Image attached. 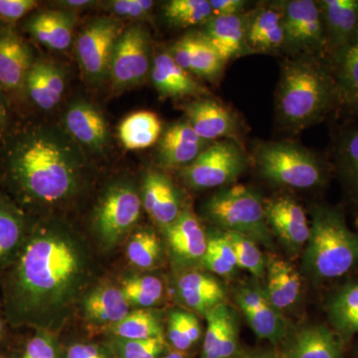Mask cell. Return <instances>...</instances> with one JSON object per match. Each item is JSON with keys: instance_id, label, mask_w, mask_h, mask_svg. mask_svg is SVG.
<instances>
[{"instance_id": "39", "label": "cell", "mask_w": 358, "mask_h": 358, "mask_svg": "<svg viewBox=\"0 0 358 358\" xmlns=\"http://www.w3.org/2000/svg\"><path fill=\"white\" fill-rule=\"evenodd\" d=\"M122 292L127 301L141 307H150L162 298L164 287L157 278L143 277L124 282Z\"/></svg>"}, {"instance_id": "33", "label": "cell", "mask_w": 358, "mask_h": 358, "mask_svg": "<svg viewBox=\"0 0 358 358\" xmlns=\"http://www.w3.org/2000/svg\"><path fill=\"white\" fill-rule=\"evenodd\" d=\"M86 310L91 319L117 324L129 315V301L122 289H101L87 299Z\"/></svg>"}, {"instance_id": "2", "label": "cell", "mask_w": 358, "mask_h": 358, "mask_svg": "<svg viewBox=\"0 0 358 358\" xmlns=\"http://www.w3.org/2000/svg\"><path fill=\"white\" fill-rule=\"evenodd\" d=\"M278 103L282 120L294 128L320 121L339 105L331 70L310 58L288 63L282 71Z\"/></svg>"}, {"instance_id": "25", "label": "cell", "mask_w": 358, "mask_h": 358, "mask_svg": "<svg viewBox=\"0 0 358 358\" xmlns=\"http://www.w3.org/2000/svg\"><path fill=\"white\" fill-rule=\"evenodd\" d=\"M143 200L148 213L164 227L171 225L180 214L173 183L157 171H150L145 179Z\"/></svg>"}, {"instance_id": "18", "label": "cell", "mask_w": 358, "mask_h": 358, "mask_svg": "<svg viewBox=\"0 0 358 358\" xmlns=\"http://www.w3.org/2000/svg\"><path fill=\"white\" fill-rule=\"evenodd\" d=\"M64 72L54 63L35 60L25 80L24 91L31 102L43 110L54 109L64 95Z\"/></svg>"}, {"instance_id": "28", "label": "cell", "mask_w": 358, "mask_h": 358, "mask_svg": "<svg viewBox=\"0 0 358 358\" xmlns=\"http://www.w3.org/2000/svg\"><path fill=\"white\" fill-rule=\"evenodd\" d=\"M204 38L215 49L223 62L239 55L247 41L243 18L237 15L213 16L207 24Z\"/></svg>"}, {"instance_id": "6", "label": "cell", "mask_w": 358, "mask_h": 358, "mask_svg": "<svg viewBox=\"0 0 358 358\" xmlns=\"http://www.w3.org/2000/svg\"><path fill=\"white\" fill-rule=\"evenodd\" d=\"M258 164L268 180L300 189L322 185L326 179L320 159L308 150L289 143H270L261 147Z\"/></svg>"}, {"instance_id": "12", "label": "cell", "mask_w": 358, "mask_h": 358, "mask_svg": "<svg viewBox=\"0 0 358 358\" xmlns=\"http://www.w3.org/2000/svg\"><path fill=\"white\" fill-rule=\"evenodd\" d=\"M235 299L258 338L277 343L286 336V320L271 305L264 291L243 287L238 289Z\"/></svg>"}, {"instance_id": "16", "label": "cell", "mask_w": 358, "mask_h": 358, "mask_svg": "<svg viewBox=\"0 0 358 358\" xmlns=\"http://www.w3.org/2000/svg\"><path fill=\"white\" fill-rule=\"evenodd\" d=\"M76 13L50 9L33 14L25 22L32 38L51 50L64 51L72 44Z\"/></svg>"}, {"instance_id": "40", "label": "cell", "mask_w": 358, "mask_h": 358, "mask_svg": "<svg viewBox=\"0 0 358 358\" xmlns=\"http://www.w3.org/2000/svg\"><path fill=\"white\" fill-rule=\"evenodd\" d=\"M160 253L159 240L148 231L136 233L128 246V257L134 265L143 268L152 267Z\"/></svg>"}, {"instance_id": "14", "label": "cell", "mask_w": 358, "mask_h": 358, "mask_svg": "<svg viewBox=\"0 0 358 358\" xmlns=\"http://www.w3.org/2000/svg\"><path fill=\"white\" fill-rule=\"evenodd\" d=\"M65 127L73 140L93 152H102L109 143V129L102 113L83 100L70 103Z\"/></svg>"}, {"instance_id": "41", "label": "cell", "mask_w": 358, "mask_h": 358, "mask_svg": "<svg viewBox=\"0 0 358 358\" xmlns=\"http://www.w3.org/2000/svg\"><path fill=\"white\" fill-rule=\"evenodd\" d=\"M22 224L15 212L0 203V261L20 243Z\"/></svg>"}, {"instance_id": "44", "label": "cell", "mask_w": 358, "mask_h": 358, "mask_svg": "<svg viewBox=\"0 0 358 358\" xmlns=\"http://www.w3.org/2000/svg\"><path fill=\"white\" fill-rule=\"evenodd\" d=\"M169 338L174 348L185 352L193 345L185 322V313L173 312L169 319Z\"/></svg>"}, {"instance_id": "47", "label": "cell", "mask_w": 358, "mask_h": 358, "mask_svg": "<svg viewBox=\"0 0 358 358\" xmlns=\"http://www.w3.org/2000/svg\"><path fill=\"white\" fill-rule=\"evenodd\" d=\"M202 263L207 270L220 275H230L236 270V266L228 263L215 249L212 248L210 245L207 244L206 252H205Z\"/></svg>"}, {"instance_id": "37", "label": "cell", "mask_w": 358, "mask_h": 358, "mask_svg": "<svg viewBox=\"0 0 358 358\" xmlns=\"http://www.w3.org/2000/svg\"><path fill=\"white\" fill-rule=\"evenodd\" d=\"M223 235L232 246L238 267L248 271L257 278L263 277L266 260L255 240L230 231H224Z\"/></svg>"}, {"instance_id": "56", "label": "cell", "mask_w": 358, "mask_h": 358, "mask_svg": "<svg viewBox=\"0 0 358 358\" xmlns=\"http://www.w3.org/2000/svg\"><path fill=\"white\" fill-rule=\"evenodd\" d=\"M2 331H3V322H2L1 317H0V338H1Z\"/></svg>"}, {"instance_id": "34", "label": "cell", "mask_w": 358, "mask_h": 358, "mask_svg": "<svg viewBox=\"0 0 358 358\" xmlns=\"http://www.w3.org/2000/svg\"><path fill=\"white\" fill-rule=\"evenodd\" d=\"M336 162L353 199L358 201V128L341 134L336 147Z\"/></svg>"}, {"instance_id": "38", "label": "cell", "mask_w": 358, "mask_h": 358, "mask_svg": "<svg viewBox=\"0 0 358 358\" xmlns=\"http://www.w3.org/2000/svg\"><path fill=\"white\" fill-rule=\"evenodd\" d=\"M223 64L222 59L215 49L204 38L203 35H194V49H193L190 72L200 77L213 79L218 76Z\"/></svg>"}, {"instance_id": "43", "label": "cell", "mask_w": 358, "mask_h": 358, "mask_svg": "<svg viewBox=\"0 0 358 358\" xmlns=\"http://www.w3.org/2000/svg\"><path fill=\"white\" fill-rule=\"evenodd\" d=\"M38 6L36 0H0V20L6 24H14Z\"/></svg>"}, {"instance_id": "10", "label": "cell", "mask_w": 358, "mask_h": 358, "mask_svg": "<svg viewBox=\"0 0 358 358\" xmlns=\"http://www.w3.org/2000/svg\"><path fill=\"white\" fill-rule=\"evenodd\" d=\"M285 38L296 47L322 49L327 45L326 29L319 2L292 0L282 11Z\"/></svg>"}, {"instance_id": "30", "label": "cell", "mask_w": 358, "mask_h": 358, "mask_svg": "<svg viewBox=\"0 0 358 358\" xmlns=\"http://www.w3.org/2000/svg\"><path fill=\"white\" fill-rule=\"evenodd\" d=\"M327 313L339 338L358 336V281L348 282L329 298Z\"/></svg>"}, {"instance_id": "24", "label": "cell", "mask_w": 358, "mask_h": 358, "mask_svg": "<svg viewBox=\"0 0 358 358\" xmlns=\"http://www.w3.org/2000/svg\"><path fill=\"white\" fill-rule=\"evenodd\" d=\"M331 62L339 105L358 114V31L331 56Z\"/></svg>"}, {"instance_id": "54", "label": "cell", "mask_w": 358, "mask_h": 358, "mask_svg": "<svg viewBox=\"0 0 358 358\" xmlns=\"http://www.w3.org/2000/svg\"><path fill=\"white\" fill-rule=\"evenodd\" d=\"M2 89L0 88V136L3 134L6 129L7 119H8V110H7V103Z\"/></svg>"}, {"instance_id": "36", "label": "cell", "mask_w": 358, "mask_h": 358, "mask_svg": "<svg viewBox=\"0 0 358 358\" xmlns=\"http://www.w3.org/2000/svg\"><path fill=\"white\" fill-rule=\"evenodd\" d=\"M114 333L127 341H140L162 336V327L154 313L138 310L129 313L124 320L117 322Z\"/></svg>"}, {"instance_id": "42", "label": "cell", "mask_w": 358, "mask_h": 358, "mask_svg": "<svg viewBox=\"0 0 358 358\" xmlns=\"http://www.w3.org/2000/svg\"><path fill=\"white\" fill-rule=\"evenodd\" d=\"M155 6L150 0H114L107 3L110 13L117 17L141 20L152 11Z\"/></svg>"}, {"instance_id": "31", "label": "cell", "mask_w": 358, "mask_h": 358, "mask_svg": "<svg viewBox=\"0 0 358 358\" xmlns=\"http://www.w3.org/2000/svg\"><path fill=\"white\" fill-rule=\"evenodd\" d=\"M162 133V122L155 113L140 110L128 115L119 127V136L128 150H145L154 145Z\"/></svg>"}, {"instance_id": "4", "label": "cell", "mask_w": 358, "mask_h": 358, "mask_svg": "<svg viewBox=\"0 0 358 358\" xmlns=\"http://www.w3.org/2000/svg\"><path fill=\"white\" fill-rule=\"evenodd\" d=\"M358 266V233L341 212L319 207L313 216L303 267L317 281L338 279Z\"/></svg>"}, {"instance_id": "45", "label": "cell", "mask_w": 358, "mask_h": 358, "mask_svg": "<svg viewBox=\"0 0 358 358\" xmlns=\"http://www.w3.org/2000/svg\"><path fill=\"white\" fill-rule=\"evenodd\" d=\"M22 358H57V352L50 338L38 334L28 343Z\"/></svg>"}, {"instance_id": "20", "label": "cell", "mask_w": 358, "mask_h": 358, "mask_svg": "<svg viewBox=\"0 0 358 358\" xmlns=\"http://www.w3.org/2000/svg\"><path fill=\"white\" fill-rule=\"evenodd\" d=\"M319 4L333 56L358 31V0H322Z\"/></svg>"}, {"instance_id": "11", "label": "cell", "mask_w": 358, "mask_h": 358, "mask_svg": "<svg viewBox=\"0 0 358 358\" xmlns=\"http://www.w3.org/2000/svg\"><path fill=\"white\" fill-rule=\"evenodd\" d=\"M141 204L131 186L110 188L96 210V224L103 237L109 241L121 237L140 217Z\"/></svg>"}, {"instance_id": "32", "label": "cell", "mask_w": 358, "mask_h": 358, "mask_svg": "<svg viewBox=\"0 0 358 358\" xmlns=\"http://www.w3.org/2000/svg\"><path fill=\"white\" fill-rule=\"evenodd\" d=\"M247 41L256 51H272L281 47L286 42L282 13L268 8L257 13L247 29Z\"/></svg>"}, {"instance_id": "22", "label": "cell", "mask_w": 358, "mask_h": 358, "mask_svg": "<svg viewBox=\"0 0 358 358\" xmlns=\"http://www.w3.org/2000/svg\"><path fill=\"white\" fill-rule=\"evenodd\" d=\"M267 285L264 291L273 307L282 310L292 307L301 294V277L291 263L280 257L266 261Z\"/></svg>"}, {"instance_id": "35", "label": "cell", "mask_w": 358, "mask_h": 358, "mask_svg": "<svg viewBox=\"0 0 358 358\" xmlns=\"http://www.w3.org/2000/svg\"><path fill=\"white\" fill-rule=\"evenodd\" d=\"M164 13L169 22L180 27L203 24L213 17L206 0H171L164 6Z\"/></svg>"}, {"instance_id": "46", "label": "cell", "mask_w": 358, "mask_h": 358, "mask_svg": "<svg viewBox=\"0 0 358 358\" xmlns=\"http://www.w3.org/2000/svg\"><path fill=\"white\" fill-rule=\"evenodd\" d=\"M193 49H194V35H186L174 44L171 53L169 54L173 56V60L179 67L188 72L192 65Z\"/></svg>"}, {"instance_id": "13", "label": "cell", "mask_w": 358, "mask_h": 358, "mask_svg": "<svg viewBox=\"0 0 358 358\" xmlns=\"http://www.w3.org/2000/svg\"><path fill=\"white\" fill-rule=\"evenodd\" d=\"M267 224L291 251H300L308 243L310 227L305 211L289 197H278L264 206Z\"/></svg>"}, {"instance_id": "50", "label": "cell", "mask_w": 358, "mask_h": 358, "mask_svg": "<svg viewBox=\"0 0 358 358\" xmlns=\"http://www.w3.org/2000/svg\"><path fill=\"white\" fill-rule=\"evenodd\" d=\"M67 358H106L105 355L95 345H75L71 346Z\"/></svg>"}, {"instance_id": "3", "label": "cell", "mask_w": 358, "mask_h": 358, "mask_svg": "<svg viewBox=\"0 0 358 358\" xmlns=\"http://www.w3.org/2000/svg\"><path fill=\"white\" fill-rule=\"evenodd\" d=\"M78 268L74 251L63 240L53 236H37L26 245L14 278V288L22 310L38 299L63 288Z\"/></svg>"}, {"instance_id": "53", "label": "cell", "mask_w": 358, "mask_h": 358, "mask_svg": "<svg viewBox=\"0 0 358 358\" xmlns=\"http://www.w3.org/2000/svg\"><path fill=\"white\" fill-rule=\"evenodd\" d=\"M230 358H282L274 350H258V352H237Z\"/></svg>"}, {"instance_id": "23", "label": "cell", "mask_w": 358, "mask_h": 358, "mask_svg": "<svg viewBox=\"0 0 358 358\" xmlns=\"http://www.w3.org/2000/svg\"><path fill=\"white\" fill-rule=\"evenodd\" d=\"M200 138L187 122L167 129L159 145L160 162L166 167L187 166L204 150Z\"/></svg>"}, {"instance_id": "5", "label": "cell", "mask_w": 358, "mask_h": 358, "mask_svg": "<svg viewBox=\"0 0 358 358\" xmlns=\"http://www.w3.org/2000/svg\"><path fill=\"white\" fill-rule=\"evenodd\" d=\"M206 213L224 230L272 246L262 200L247 186L235 185L215 193L207 202Z\"/></svg>"}, {"instance_id": "52", "label": "cell", "mask_w": 358, "mask_h": 358, "mask_svg": "<svg viewBox=\"0 0 358 358\" xmlns=\"http://www.w3.org/2000/svg\"><path fill=\"white\" fill-rule=\"evenodd\" d=\"M185 322L190 339H192V343L194 345L199 341L200 334H201V329H200L199 320L192 313H185Z\"/></svg>"}, {"instance_id": "55", "label": "cell", "mask_w": 358, "mask_h": 358, "mask_svg": "<svg viewBox=\"0 0 358 358\" xmlns=\"http://www.w3.org/2000/svg\"><path fill=\"white\" fill-rule=\"evenodd\" d=\"M162 358H185V357H183L182 353L179 352H173L169 353V355H166V357Z\"/></svg>"}, {"instance_id": "1", "label": "cell", "mask_w": 358, "mask_h": 358, "mask_svg": "<svg viewBox=\"0 0 358 358\" xmlns=\"http://www.w3.org/2000/svg\"><path fill=\"white\" fill-rule=\"evenodd\" d=\"M9 176L27 199L56 203L76 189L84 152L69 134L37 126L17 134L6 152Z\"/></svg>"}, {"instance_id": "8", "label": "cell", "mask_w": 358, "mask_h": 358, "mask_svg": "<svg viewBox=\"0 0 358 358\" xmlns=\"http://www.w3.org/2000/svg\"><path fill=\"white\" fill-rule=\"evenodd\" d=\"M246 166L243 152L232 141H219L204 148L183 169L186 182L197 189L229 185Z\"/></svg>"}, {"instance_id": "17", "label": "cell", "mask_w": 358, "mask_h": 358, "mask_svg": "<svg viewBox=\"0 0 358 358\" xmlns=\"http://www.w3.org/2000/svg\"><path fill=\"white\" fill-rule=\"evenodd\" d=\"M205 315L207 331L203 343V358H230L236 355L239 329L234 310L223 303Z\"/></svg>"}, {"instance_id": "7", "label": "cell", "mask_w": 358, "mask_h": 358, "mask_svg": "<svg viewBox=\"0 0 358 358\" xmlns=\"http://www.w3.org/2000/svg\"><path fill=\"white\" fill-rule=\"evenodd\" d=\"M124 31L121 21L102 16L85 26L76 41V54L87 81L100 85L109 79L115 43Z\"/></svg>"}, {"instance_id": "48", "label": "cell", "mask_w": 358, "mask_h": 358, "mask_svg": "<svg viewBox=\"0 0 358 358\" xmlns=\"http://www.w3.org/2000/svg\"><path fill=\"white\" fill-rule=\"evenodd\" d=\"M164 341L162 336L148 339H140V341H127L122 345V358H141L155 345Z\"/></svg>"}, {"instance_id": "15", "label": "cell", "mask_w": 358, "mask_h": 358, "mask_svg": "<svg viewBox=\"0 0 358 358\" xmlns=\"http://www.w3.org/2000/svg\"><path fill=\"white\" fill-rule=\"evenodd\" d=\"M34 62L31 48L17 32L0 31V88L24 90L26 77Z\"/></svg>"}, {"instance_id": "19", "label": "cell", "mask_w": 358, "mask_h": 358, "mask_svg": "<svg viewBox=\"0 0 358 358\" xmlns=\"http://www.w3.org/2000/svg\"><path fill=\"white\" fill-rule=\"evenodd\" d=\"M185 110L188 124L205 141L232 136L235 133L234 117L217 101L201 99L189 103Z\"/></svg>"}, {"instance_id": "26", "label": "cell", "mask_w": 358, "mask_h": 358, "mask_svg": "<svg viewBox=\"0 0 358 358\" xmlns=\"http://www.w3.org/2000/svg\"><path fill=\"white\" fill-rule=\"evenodd\" d=\"M152 80L155 89L164 96L183 98L206 93V90L190 77L187 71L176 64L169 53L159 54L155 58Z\"/></svg>"}, {"instance_id": "29", "label": "cell", "mask_w": 358, "mask_h": 358, "mask_svg": "<svg viewBox=\"0 0 358 358\" xmlns=\"http://www.w3.org/2000/svg\"><path fill=\"white\" fill-rule=\"evenodd\" d=\"M181 299L188 307L207 313L224 303L226 292L222 285L211 275L202 273H188L178 281Z\"/></svg>"}, {"instance_id": "21", "label": "cell", "mask_w": 358, "mask_h": 358, "mask_svg": "<svg viewBox=\"0 0 358 358\" xmlns=\"http://www.w3.org/2000/svg\"><path fill=\"white\" fill-rule=\"evenodd\" d=\"M282 358H345L341 338L324 326L301 329L289 341Z\"/></svg>"}, {"instance_id": "9", "label": "cell", "mask_w": 358, "mask_h": 358, "mask_svg": "<svg viewBox=\"0 0 358 358\" xmlns=\"http://www.w3.org/2000/svg\"><path fill=\"white\" fill-rule=\"evenodd\" d=\"M152 68L147 30L138 24L124 29L110 60L109 79L113 86L117 90L133 88L145 81Z\"/></svg>"}, {"instance_id": "49", "label": "cell", "mask_w": 358, "mask_h": 358, "mask_svg": "<svg viewBox=\"0 0 358 358\" xmlns=\"http://www.w3.org/2000/svg\"><path fill=\"white\" fill-rule=\"evenodd\" d=\"M212 15L230 16L237 15L243 9L246 2L242 0H211Z\"/></svg>"}, {"instance_id": "51", "label": "cell", "mask_w": 358, "mask_h": 358, "mask_svg": "<svg viewBox=\"0 0 358 358\" xmlns=\"http://www.w3.org/2000/svg\"><path fill=\"white\" fill-rule=\"evenodd\" d=\"M95 3L96 2L90 1V0H68V1L57 2V6H60L61 9L76 13L78 11L84 10V9L93 6Z\"/></svg>"}, {"instance_id": "57", "label": "cell", "mask_w": 358, "mask_h": 358, "mask_svg": "<svg viewBox=\"0 0 358 358\" xmlns=\"http://www.w3.org/2000/svg\"><path fill=\"white\" fill-rule=\"evenodd\" d=\"M1 358H6V357H1Z\"/></svg>"}, {"instance_id": "27", "label": "cell", "mask_w": 358, "mask_h": 358, "mask_svg": "<svg viewBox=\"0 0 358 358\" xmlns=\"http://www.w3.org/2000/svg\"><path fill=\"white\" fill-rule=\"evenodd\" d=\"M166 235L176 255L185 260H202L203 258L208 239L192 212H181L178 219L166 227Z\"/></svg>"}]
</instances>
